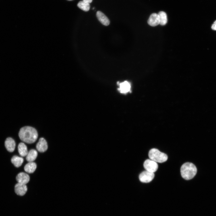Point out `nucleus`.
<instances>
[{
    "label": "nucleus",
    "instance_id": "obj_10",
    "mask_svg": "<svg viewBox=\"0 0 216 216\" xmlns=\"http://www.w3.org/2000/svg\"><path fill=\"white\" fill-rule=\"evenodd\" d=\"M5 146L7 150L10 152H13L15 148L16 143L14 140L11 137H8L6 140Z\"/></svg>",
    "mask_w": 216,
    "mask_h": 216
},
{
    "label": "nucleus",
    "instance_id": "obj_12",
    "mask_svg": "<svg viewBox=\"0 0 216 216\" xmlns=\"http://www.w3.org/2000/svg\"><path fill=\"white\" fill-rule=\"evenodd\" d=\"M118 90L121 93H126L130 91L131 86L129 82L125 81L119 84Z\"/></svg>",
    "mask_w": 216,
    "mask_h": 216
},
{
    "label": "nucleus",
    "instance_id": "obj_22",
    "mask_svg": "<svg viewBox=\"0 0 216 216\" xmlns=\"http://www.w3.org/2000/svg\"></svg>",
    "mask_w": 216,
    "mask_h": 216
},
{
    "label": "nucleus",
    "instance_id": "obj_18",
    "mask_svg": "<svg viewBox=\"0 0 216 216\" xmlns=\"http://www.w3.org/2000/svg\"><path fill=\"white\" fill-rule=\"evenodd\" d=\"M77 6L80 9L85 11H88L90 8L89 3L84 1H80L77 4Z\"/></svg>",
    "mask_w": 216,
    "mask_h": 216
},
{
    "label": "nucleus",
    "instance_id": "obj_2",
    "mask_svg": "<svg viewBox=\"0 0 216 216\" xmlns=\"http://www.w3.org/2000/svg\"><path fill=\"white\" fill-rule=\"evenodd\" d=\"M197 170L196 166L193 163L186 162L181 166L180 172L182 176L186 180L193 178L196 175Z\"/></svg>",
    "mask_w": 216,
    "mask_h": 216
},
{
    "label": "nucleus",
    "instance_id": "obj_11",
    "mask_svg": "<svg viewBox=\"0 0 216 216\" xmlns=\"http://www.w3.org/2000/svg\"><path fill=\"white\" fill-rule=\"evenodd\" d=\"M96 16L99 21L105 26L109 25L110 21L107 17L102 12L98 11L97 12Z\"/></svg>",
    "mask_w": 216,
    "mask_h": 216
},
{
    "label": "nucleus",
    "instance_id": "obj_14",
    "mask_svg": "<svg viewBox=\"0 0 216 216\" xmlns=\"http://www.w3.org/2000/svg\"><path fill=\"white\" fill-rule=\"evenodd\" d=\"M37 167L36 164L33 162H29L25 166L24 169L27 172L31 173H33Z\"/></svg>",
    "mask_w": 216,
    "mask_h": 216
},
{
    "label": "nucleus",
    "instance_id": "obj_13",
    "mask_svg": "<svg viewBox=\"0 0 216 216\" xmlns=\"http://www.w3.org/2000/svg\"><path fill=\"white\" fill-rule=\"evenodd\" d=\"M37 156L38 152L37 151L32 149L28 152L26 156V159L28 162H33L36 159Z\"/></svg>",
    "mask_w": 216,
    "mask_h": 216
},
{
    "label": "nucleus",
    "instance_id": "obj_16",
    "mask_svg": "<svg viewBox=\"0 0 216 216\" xmlns=\"http://www.w3.org/2000/svg\"><path fill=\"white\" fill-rule=\"evenodd\" d=\"M11 160L12 163L15 167H18L22 165L24 160L22 157L15 155L12 157Z\"/></svg>",
    "mask_w": 216,
    "mask_h": 216
},
{
    "label": "nucleus",
    "instance_id": "obj_15",
    "mask_svg": "<svg viewBox=\"0 0 216 216\" xmlns=\"http://www.w3.org/2000/svg\"><path fill=\"white\" fill-rule=\"evenodd\" d=\"M18 151L19 154L22 157H25L27 155L28 151L26 145L23 142L20 143L18 146Z\"/></svg>",
    "mask_w": 216,
    "mask_h": 216
},
{
    "label": "nucleus",
    "instance_id": "obj_1",
    "mask_svg": "<svg viewBox=\"0 0 216 216\" xmlns=\"http://www.w3.org/2000/svg\"><path fill=\"white\" fill-rule=\"evenodd\" d=\"M19 136L22 141L29 144L33 143L37 139L38 136L37 130L32 127L26 126L21 128L19 133Z\"/></svg>",
    "mask_w": 216,
    "mask_h": 216
},
{
    "label": "nucleus",
    "instance_id": "obj_8",
    "mask_svg": "<svg viewBox=\"0 0 216 216\" xmlns=\"http://www.w3.org/2000/svg\"><path fill=\"white\" fill-rule=\"evenodd\" d=\"M16 179L18 183L26 184L29 182L30 177L27 173L21 172L17 175Z\"/></svg>",
    "mask_w": 216,
    "mask_h": 216
},
{
    "label": "nucleus",
    "instance_id": "obj_9",
    "mask_svg": "<svg viewBox=\"0 0 216 216\" xmlns=\"http://www.w3.org/2000/svg\"><path fill=\"white\" fill-rule=\"evenodd\" d=\"M148 23L149 25L152 26H155L160 24L158 14L155 13L151 14L148 20Z\"/></svg>",
    "mask_w": 216,
    "mask_h": 216
},
{
    "label": "nucleus",
    "instance_id": "obj_3",
    "mask_svg": "<svg viewBox=\"0 0 216 216\" xmlns=\"http://www.w3.org/2000/svg\"><path fill=\"white\" fill-rule=\"evenodd\" d=\"M148 157L150 159L159 163L165 162L168 159V156L166 154L155 148L151 149L149 151Z\"/></svg>",
    "mask_w": 216,
    "mask_h": 216
},
{
    "label": "nucleus",
    "instance_id": "obj_19",
    "mask_svg": "<svg viewBox=\"0 0 216 216\" xmlns=\"http://www.w3.org/2000/svg\"><path fill=\"white\" fill-rule=\"evenodd\" d=\"M211 28L212 29L216 30V20L214 21V23L212 25Z\"/></svg>",
    "mask_w": 216,
    "mask_h": 216
},
{
    "label": "nucleus",
    "instance_id": "obj_5",
    "mask_svg": "<svg viewBox=\"0 0 216 216\" xmlns=\"http://www.w3.org/2000/svg\"><path fill=\"white\" fill-rule=\"evenodd\" d=\"M154 176V173L146 170L142 172L140 174L139 178L141 182L148 183L153 179Z\"/></svg>",
    "mask_w": 216,
    "mask_h": 216
},
{
    "label": "nucleus",
    "instance_id": "obj_4",
    "mask_svg": "<svg viewBox=\"0 0 216 216\" xmlns=\"http://www.w3.org/2000/svg\"><path fill=\"white\" fill-rule=\"evenodd\" d=\"M143 166L146 170L153 173L156 172L158 168V165L156 162L148 159L144 161Z\"/></svg>",
    "mask_w": 216,
    "mask_h": 216
},
{
    "label": "nucleus",
    "instance_id": "obj_21",
    "mask_svg": "<svg viewBox=\"0 0 216 216\" xmlns=\"http://www.w3.org/2000/svg\"><path fill=\"white\" fill-rule=\"evenodd\" d=\"M94 8H93V9H94Z\"/></svg>",
    "mask_w": 216,
    "mask_h": 216
},
{
    "label": "nucleus",
    "instance_id": "obj_17",
    "mask_svg": "<svg viewBox=\"0 0 216 216\" xmlns=\"http://www.w3.org/2000/svg\"><path fill=\"white\" fill-rule=\"evenodd\" d=\"M160 19V24L161 25H166L167 22L166 14L163 11H160L158 14Z\"/></svg>",
    "mask_w": 216,
    "mask_h": 216
},
{
    "label": "nucleus",
    "instance_id": "obj_7",
    "mask_svg": "<svg viewBox=\"0 0 216 216\" xmlns=\"http://www.w3.org/2000/svg\"><path fill=\"white\" fill-rule=\"evenodd\" d=\"M36 148L40 152H45L48 148L47 143L46 140L43 137L40 138L36 145Z\"/></svg>",
    "mask_w": 216,
    "mask_h": 216
},
{
    "label": "nucleus",
    "instance_id": "obj_6",
    "mask_svg": "<svg viewBox=\"0 0 216 216\" xmlns=\"http://www.w3.org/2000/svg\"><path fill=\"white\" fill-rule=\"evenodd\" d=\"M27 190L26 184L18 183L15 186V191L18 195L22 196L26 192Z\"/></svg>",
    "mask_w": 216,
    "mask_h": 216
},
{
    "label": "nucleus",
    "instance_id": "obj_20",
    "mask_svg": "<svg viewBox=\"0 0 216 216\" xmlns=\"http://www.w3.org/2000/svg\"><path fill=\"white\" fill-rule=\"evenodd\" d=\"M83 1L89 4L92 2V0H83Z\"/></svg>",
    "mask_w": 216,
    "mask_h": 216
}]
</instances>
